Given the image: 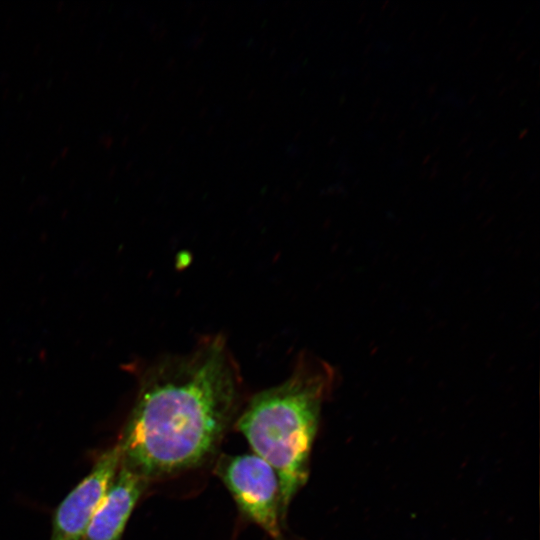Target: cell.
Instances as JSON below:
<instances>
[{
    "label": "cell",
    "mask_w": 540,
    "mask_h": 540,
    "mask_svg": "<svg viewBox=\"0 0 540 540\" xmlns=\"http://www.w3.org/2000/svg\"><path fill=\"white\" fill-rule=\"evenodd\" d=\"M240 377L225 341L203 339L142 374L119 442L121 464L148 482L207 463L232 423Z\"/></svg>",
    "instance_id": "6da1fadb"
},
{
    "label": "cell",
    "mask_w": 540,
    "mask_h": 540,
    "mask_svg": "<svg viewBox=\"0 0 540 540\" xmlns=\"http://www.w3.org/2000/svg\"><path fill=\"white\" fill-rule=\"evenodd\" d=\"M333 378L325 362L301 359L283 383L255 394L237 419L253 453L278 476L283 523L292 499L307 482L321 406Z\"/></svg>",
    "instance_id": "7a4b0ae2"
},
{
    "label": "cell",
    "mask_w": 540,
    "mask_h": 540,
    "mask_svg": "<svg viewBox=\"0 0 540 540\" xmlns=\"http://www.w3.org/2000/svg\"><path fill=\"white\" fill-rule=\"evenodd\" d=\"M215 473L247 519L273 540H284L279 479L264 459L254 453L221 455Z\"/></svg>",
    "instance_id": "3957f363"
},
{
    "label": "cell",
    "mask_w": 540,
    "mask_h": 540,
    "mask_svg": "<svg viewBox=\"0 0 540 540\" xmlns=\"http://www.w3.org/2000/svg\"><path fill=\"white\" fill-rule=\"evenodd\" d=\"M121 462L118 444L105 450L54 510L49 540H81Z\"/></svg>",
    "instance_id": "277c9868"
},
{
    "label": "cell",
    "mask_w": 540,
    "mask_h": 540,
    "mask_svg": "<svg viewBox=\"0 0 540 540\" xmlns=\"http://www.w3.org/2000/svg\"><path fill=\"white\" fill-rule=\"evenodd\" d=\"M148 484L120 462L81 540H121L129 517Z\"/></svg>",
    "instance_id": "5b68a950"
}]
</instances>
